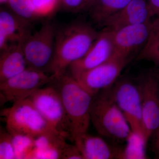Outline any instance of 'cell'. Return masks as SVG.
<instances>
[{
    "label": "cell",
    "instance_id": "1",
    "mask_svg": "<svg viewBox=\"0 0 159 159\" xmlns=\"http://www.w3.org/2000/svg\"><path fill=\"white\" fill-rule=\"evenodd\" d=\"M98 34L90 25L80 21L57 29L51 74L57 77L66 73L70 65L87 53Z\"/></svg>",
    "mask_w": 159,
    "mask_h": 159
},
{
    "label": "cell",
    "instance_id": "2",
    "mask_svg": "<svg viewBox=\"0 0 159 159\" xmlns=\"http://www.w3.org/2000/svg\"><path fill=\"white\" fill-rule=\"evenodd\" d=\"M48 85L59 94L68 120L70 141L87 133L91 122L90 108L93 96L70 73L55 77Z\"/></svg>",
    "mask_w": 159,
    "mask_h": 159
},
{
    "label": "cell",
    "instance_id": "3",
    "mask_svg": "<svg viewBox=\"0 0 159 159\" xmlns=\"http://www.w3.org/2000/svg\"><path fill=\"white\" fill-rule=\"evenodd\" d=\"M91 122L98 133L116 143L126 142L132 133L115 102L110 88L94 95L90 108Z\"/></svg>",
    "mask_w": 159,
    "mask_h": 159
},
{
    "label": "cell",
    "instance_id": "4",
    "mask_svg": "<svg viewBox=\"0 0 159 159\" xmlns=\"http://www.w3.org/2000/svg\"><path fill=\"white\" fill-rule=\"evenodd\" d=\"M1 115L5 120L7 130L11 134L35 138L51 133H60L44 119L29 98L4 109Z\"/></svg>",
    "mask_w": 159,
    "mask_h": 159
},
{
    "label": "cell",
    "instance_id": "5",
    "mask_svg": "<svg viewBox=\"0 0 159 159\" xmlns=\"http://www.w3.org/2000/svg\"><path fill=\"white\" fill-rule=\"evenodd\" d=\"M111 93L134 133L145 141V131L142 117V97L137 79L119 78L110 87Z\"/></svg>",
    "mask_w": 159,
    "mask_h": 159
},
{
    "label": "cell",
    "instance_id": "6",
    "mask_svg": "<svg viewBox=\"0 0 159 159\" xmlns=\"http://www.w3.org/2000/svg\"><path fill=\"white\" fill-rule=\"evenodd\" d=\"M57 28L47 22L39 30L28 35L23 42L28 67L50 73L54 59Z\"/></svg>",
    "mask_w": 159,
    "mask_h": 159
},
{
    "label": "cell",
    "instance_id": "7",
    "mask_svg": "<svg viewBox=\"0 0 159 159\" xmlns=\"http://www.w3.org/2000/svg\"><path fill=\"white\" fill-rule=\"evenodd\" d=\"M55 76L35 69L27 68L19 74L0 83L1 104L13 103L29 98L35 91L48 85Z\"/></svg>",
    "mask_w": 159,
    "mask_h": 159
},
{
    "label": "cell",
    "instance_id": "8",
    "mask_svg": "<svg viewBox=\"0 0 159 159\" xmlns=\"http://www.w3.org/2000/svg\"><path fill=\"white\" fill-rule=\"evenodd\" d=\"M29 98L49 124L70 141L68 120L56 90L48 85L35 91Z\"/></svg>",
    "mask_w": 159,
    "mask_h": 159
},
{
    "label": "cell",
    "instance_id": "9",
    "mask_svg": "<svg viewBox=\"0 0 159 159\" xmlns=\"http://www.w3.org/2000/svg\"><path fill=\"white\" fill-rule=\"evenodd\" d=\"M130 60L129 58L115 53L102 64L74 77L94 96L99 91L113 85Z\"/></svg>",
    "mask_w": 159,
    "mask_h": 159
},
{
    "label": "cell",
    "instance_id": "10",
    "mask_svg": "<svg viewBox=\"0 0 159 159\" xmlns=\"http://www.w3.org/2000/svg\"><path fill=\"white\" fill-rule=\"evenodd\" d=\"M136 79L141 91L143 125L148 143L159 128V81L153 70L141 74Z\"/></svg>",
    "mask_w": 159,
    "mask_h": 159
},
{
    "label": "cell",
    "instance_id": "11",
    "mask_svg": "<svg viewBox=\"0 0 159 159\" xmlns=\"http://www.w3.org/2000/svg\"><path fill=\"white\" fill-rule=\"evenodd\" d=\"M152 25V21H150L111 30L115 54L130 59L133 54L138 50L141 51L146 44L150 37Z\"/></svg>",
    "mask_w": 159,
    "mask_h": 159
},
{
    "label": "cell",
    "instance_id": "12",
    "mask_svg": "<svg viewBox=\"0 0 159 159\" xmlns=\"http://www.w3.org/2000/svg\"><path fill=\"white\" fill-rule=\"evenodd\" d=\"M115 46L111 30L104 29L98 36L85 55L72 63L68 70L72 77L98 66L112 57Z\"/></svg>",
    "mask_w": 159,
    "mask_h": 159
},
{
    "label": "cell",
    "instance_id": "13",
    "mask_svg": "<svg viewBox=\"0 0 159 159\" xmlns=\"http://www.w3.org/2000/svg\"><path fill=\"white\" fill-rule=\"evenodd\" d=\"M31 22L18 16L9 8L0 10V51L24 40L31 33Z\"/></svg>",
    "mask_w": 159,
    "mask_h": 159
},
{
    "label": "cell",
    "instance_id": "14",
    "mask_svg": "<svg viewBox=\"0 0 159 159\" xmlns=\"http://www.w3.org/2000/svg\"><path fill=\"white\" fill-rule=\"evenodd\" d=\"M154 14L146 0H131L121 10L109 17L101 26L110 30L152 21Z\"/></svg>",
    "mask_w": 159,
    "mask_h": 159
},
{
    "label": "cell",
    "instance_id": "15",
    "mask_svg": "<svg viewBox=\"0 0 159 159\" xmlns=\"http://www.w3.org/2000/svg\"><path fill=\"white\" fill-rule=\"evenodd\" d=\"M73 142L84 159L121 158L122 148L111 145L100 137L86 133L76 137Z\"/></svg>",
    "mask_w": 159,
    "mask_h": 159
},
{
    "label": "cell",
    "instance_id": "16",
    "mask_svg": "<svg viewBox=\"0 0 159 159\" xmlns=\"http://www.w3.org/2000/svg\"><path fill=\"white\" fill-rule=\"evenodd\" d=\"M25 40L10 45L8 48L1 51L0 83L17 75L28 67L23 50Z\"/></svg>",
    "mask_w": 159,
    "mask_h": 159
},
{
    "label": "cell",
    "instance_id": "17",
    "mask_svg": "<svg viewBox=\"0 0 159 159\" xmlns=\"http://www.w3.org/2000/svg\"><path fill=\"white\" fill-rule=\"evenodd\" d=\"M66 137L58 133H51L35 138L34 149L29 159H61L66 145Z\"/></svg>",
    "mask_w": 159,
    "mask_h": 159
},
{
    "label": "cell",
    "instance_id": "18",
    "mask_svg": "<svg viewBox=\"0 0 159 159\" xmlns=\"http://www.w3.org/2000/svg\"><path fill=\"white\" fill-rule=\"evenodd\" d=\"M131 0H91L88 7L91 19L102 25L109 17L125 7Z\"/></svg>",
    "mask_w": 159,
    "mask_h": 159
},
{
    "label": "cell",
    "instance_id": "19",
    "mask_svg": "<svg viewBox=\"0 0 159 159\" xmlns=\"http://www.w3.org/2000/svg\"><path fill=\"white\" fill-rule=\"evenodd\" d=\"M137 60L148 61L159 66V26L152 24L150 37L139 53Z\"/></svg>",
    "mask_w": 159,
    "mask_h": 159
},
{
    "label": "cell",
    "instance_id": "20",
    "mask_svg": "<svg viewBox=\"0 0 159 159\" xmlns=\"http://www.w3.org/2000/svg\"><path fill=\"white\" fill-rule=\"evenodd\" d=\"M126 143L120 159H147L145 151L147 145L141 137L132 132Z\"/></svg>",
    "mask_w": 159,
    "mask_h": 159
},
{
    "label": "cell",
    "instance_id": "21",
    "mask_svg": "<svg viewBox=\"0 0 159 159\" xmlns=\"http://www.w3.org/2000/svg\"><path fill=\"white\" fill-rule=\"evenodd\" d=\"M11 134L13 140L16 159H29L34 149L35 138L21 134Z\"/></svg>",
    "mask_w": 159,
    "mask_h": 159
},
{
    "label": "cell",
    "instance_id": "22",
    "mask_svg": "<svg viewBox=\"0 0 159 159\" xmlns=\"http://www.w3.org/2000/svg\"><path fill=\"white\" fill-rule=\"evenodd\" d=\"M6 6L20 17L32 22L39 19L35 13L32 0H9Z\"/></svg>",
    "mask_w": 159,
    "mask_h": 159
},
{
    "label": "cell",
    "instance_id": "23",
    "mask_svg": "<svg viewBox=\"0 0 159 159\" xmlns=\"http://www.w3.org/2000/svg\"><path fill=\"white\" fill-rule=\"evenodd\" d=\"M32 2L39 18L51 16L60 7V0H32Z\"/></svg>",
    "mask_w": 159,
    "mask_h": 159
},
{
    "label": "cell",
    "instance_id": "24",
    "mask_svg": "<svg viewBox=\"0 0 159 159\" xmlns=\"http://www.w3.org/2000/svg\"><path fill=\"white\" fill-rule=\"evenodd\" d=\"M16 159L12 136L1 127L0 159Z\"/></svg>",
    "mask_w": 159,
    "mask_h": 159
},
{
    "label": "cell",
    "instance_id": "25",
    "mask_svg": "<svg viewBox=\"0 0 159 159\" xmlns=\"http://www.w3.org/2000/svg\"><path fill=\"white\" fill-rule=\"evenodd\" d=\"M86 0H60V7L71 12H77L85 9Z\"/></svg>",
    "mask_w": 159,
    "mask_h": 159
},
{
    "label": "cell",
    "instance_id": "26",
    "mask_svg": "<svg viewBox=\"0 0 159 159\" xmlns=\"http://www.w3.org/2000/svg\"><path fill=\"white\" fill-rule=\"evenodd\" d=\"M62 159H84L76 145L67 143L63 152Z\"/></svg>",
    "mask_w": 159,
    "mask_h": 159
},
{
    "label": "cell",
    "instance_id": "27",
    "mask_svg": "<svg viewBox=\"0 0 159 159\" xmlns=\"http://www.w3.org/2000/svg\"><path fill=\"white\" fill-rule=\"evenodd\" d=\"M152 138V151L157 158L159 159V131H156L151 138Z\"/></svg>",
    "mask_w": 159,
    "mask_h": 159
},
{
    "label": "cell",
    "instance_id": "28",
    "mask_svg": "<svg viewBox=\"0 0 159 159\" xmlns=\"http://www.w3.org/2000/svg\"><path fill=\"white\" fill-rule=\"evenodd\" d=\"M154 15L159 16V0H146Z\"/></svg>",
    "mask_w": 159,
    "mask_h": 159
},
{
    "label": "cell",
    "instance_id": "29",
    "mask_svg": "<svg viewBox=\"0 0 159 159\" xmlns=\"http://www.w3.org/2000/svg\"><path fill=\"white\" fill-rule=\"evenodd\" d=\"M152 24L154 25L159 26V16H157V17L152 21Z\"/></svg>",
    "mask_w": 159,
    "mask_h": 159
},
{
    "label": "cell",
    "instance_id": "30",
    "mask_svg": "<svg viewBox=\"0 0 159 159\" xmlns=\"http://www.w3.org/2000/svg\"><path fill=\"white\" fill-rule=\"evenodd\" d=\"M154 72L155 74L156 75L157 77L158 80L159 81V68L156 69V70H154Z\"/></svg>",
    "mask_w": 159,
    "mask_h": 159
},
{
    "label": "cell",
    "instance_id": "31",
    "mask_svg": "<svg viewBox=\"0 0 159 159\" xmlns=\"http://www.w3.org/2000/svg\"><path fill=\"white\" fill-rule=\"evenodd\" d=\"M9 1V0H0V3H1V5H2V6L6 5Z\"/></svg>",
    "mask_w": 159,
    "mask_h": 159
},
{
    "label": "cell",
    "instance_id": "32",
    "mask_svg": "<svg viewBox=\"0 0 159 159\" xmlns=\"http://www.w3.org/2000/svg\"><path fill=\"white\" fill-rule=\"evenodd\" d=\"M91 0H86L85 1V9H87L90 3Z\"/></svg>",
    "mask_w": 159,
    "mask_h": 159
},
{
    "label": "cell",
    "instance_id": "33",
    "mask_svg": "<svg viewBox=\"0 0 159 159\" xmlns=\"http://www.w3.org/2000/svg\"><path fill=\"white\" fill-rule=\"evenodd\" d=\"M157 130L159 131V128L158 129H157Z\"/></svg>",
    "mask_w": 159,
    "mask_h": 159
}]
</instances>
